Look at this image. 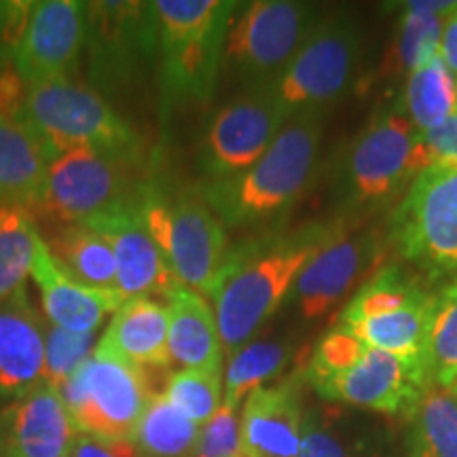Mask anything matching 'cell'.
Returning <instances> with one entry per match:
<instances>
[{"label": "cell", "mask_w": 457, "mask_h": 457, "mask_svg": "<svg viewBox=\"0 0 457 457\" xmlns=\"http://www.w3.org/2000/svg\"><path fill=\"white\" fill-rule=\"evenodd\" d=\"M96 345H98V333H72L49 324L45 333L43 384L62 392L74 370L96 352Z\"/></svg>", "instance_id": "36"}, {"label": "cell", "mask_w": 457, "mask_h": 457, "mask_svg": "<svg viewBox=\"0 0 457 457\" xmlns=\"http://www.w3.org/2000/svg\"><path fill=\"white\" fill-rule=\"evenodd\" d=\"M305 377L295 373L245 398L239 417L242 457H299Z\"/></svg>", "instance_id": "18"}, {"label": "cell", "mask_w": 457, "mask_h": 457, "mask_svg": "<svg viewBox=\"0 0 457 457\" xmlns=\"http://www.w3.org/2000/svg\"><path fill=\"white\" fill-rule=\"evenodd\" d=\"M455 98H457V79H455Z\"/></svg>", "instance_id": "46"}, {"label": "cell", "mask_w": 457, "mask_h": 457, "mask_svg": "<svg viewBox=\"0 0 457 457\" xmlns=\"http://www.w3.org/2000/svg\"><path fill=\"white\" fill-rule=\"evenodd\" d=\"M47 324L28 288L0 301V398H20L43 384Z\"/></svg>", "instance_id": "21"}, {"label": "cell", "mask_w": 457, "mask_h": 457, "mask_svg": "<svg viewBox=\"0 0 457 457\" xmlns=\"http://www.w3.org/2000/svg\"><path fill=\"white\" fill-rule=\"evenodd\" d=\"M163 394L187 420L202 428L222 407V373L182 369L170 377Z\"/></svg>", "instance_id": "34"}, {"label": "cell", "mask_w": 457, "mask_h": 457, "mask_svg": "<svg viewBox=\"0 0 457 457\" xmlns=\"http://www.w3.org/2000/svg\"><path fill=\"white\" fill-rule=\"evenodd\" d=\"M37 3L30 0H9L0 3V66L15 60V51L28 28Z\"/></svg>", "instance_id": "39"}, {"label": "cell", "mask_w": 457, "mask_h": 457, "mask_svg": "<svg viewBox=\"0 0 457 457\" xmlns=\"http://www.w3.org/2000/svg\"><path fill=\"white\" fill-rule=\"evenodd\" d=\"M60 457H72V451H71V453H64V455H60Z\"/></svg>", "instance_id": "45"}, {"label": "cell", "mask_w": 457, "mask_h": 457, "mask_svg": "<svg viewBox=\"0 0 457 457\" xmlns=\"http://www.w3.org/2000/svg\"><path fill=\"white\" fill-rule=\"evenodd\" d=\"M79 432L62 392L41 384L0 413V457H60L71 453Z\"/></svg>", "instance_id": "19"}, {"label": "cell", "mask_w": 457, "mask_h": 457, "mask_svg": "<svg viewBox=\"0 0 457 457\" xmlns=\"http://www.w3.org/2000/svg\"><path fill=\"white\" fill-rule=\"evenodd\" d=\"M41 239L30 210L0 205V301L26 290Z\"/></svg>", "instance_id": "28"}, {"label": "cell", "mask_w": 457, "mask_h": 457, "mask_svg": "<svg viewBox=\"0 0 457 457\" xmlns=\"http://www.w3.org/2000/svg\"><path fill=\"white\" fill-rule=\"evenodd\" d=\"M168 350L171 362L188 370L222 373L225 350L210 301L195 290L180 286L168 296Z\"/></svg>", "instance_id": "23"}, {"label": "cell", "mask_w": 457, "mask_h": 457, "mask_svg": "<svg viewBox=\"0 0 457 457\" xmlns=\"http://www.w3.org/2000/svg\"><path fill=\"white\" fill-rule=\"evenodd\" d=\"M168 333V305L153 296H134L112 313L96 345V353L119 358L142 369H165L171 364Z\"/></svg>", "instance_id": "22"}, {"label": "cell", "mask_w": 457, "mask_h": 457, "mask_svg": "<svg viewBox=\"0 0 457 457\" xmlns=\"http://www.w3.org/2000/svg\"><path fill=\"white\" fill-rule=\"evenodd\" d=\"M32 278L51 327L72 333H98L104 320L128 301L119 288H94L68 276L45 239L38 244Z\"/></svg>", "instance_id": "20"}, {"label": "cell", "mask_w": 457, "mask_h": 457, "mask_svg": "<svg viewBox=\"0 0 457 457\" xmlns=\"http://www.w3.org/2000/svg\"><path fill=\"white\" fill-rule=\"evenodd\" d=\"M417 171L426 168H457V112L436 128L420 131L415 148Z\"/></svg>", "instance_id": "38"}, {"label": "cell", "mask_w": 457, "mask_h": 457, "mask_svg": "<svg viewBox=\"0 0 457 457\" xmlns=\"http://www.w3.org/2000/svg\"><path fill=\"white\" fill-rule=\"evenodd\" d=\"M299 457H350L343 443L322 424L318 413H312L303 421V436Z\"/></svg>", "instance_id": "40"}, {"label": "cell", "mask_w": 457, "mask_h": 457, "mask_svg": "<svg viewBox=\"0 0 457 457\" xmlns=\"http://www.w3.org/2000/svg\"><path fill=\"white\" fill-rule=\"evenodd\" d=\"M72 457H140L136 451L134 443H104L98 438L83 436L79 434L77 443H74Z\"/></svg>", "instance_id": "41"}, {"label": "cell", "mask_w": 457, "mask_h": 457, "mask_svg": "<svg viewBox=\"0 0 457 457\" xmlns=\"http://www.w3.org/2000/svg\"><path fill=\"white\" fill-rule=\"evenodd\" d=\"M436 301L438 293H426L396 312L364 318L343 327L350 328L369 347L392 353L430 377V333Z\"/></svg>", "instance_id": "24"}, {"label": "cell", "mask_w": 457, "mask_h": 457, "mask_svg": "<svg viewBox=\"0 0 457 457\" xmlns=\"http://www.w3.org/2000/svg\"><path fill=\"white\" fill-rule=\"evenodd\" d=\"M362 60V37L345 15L316 21L286 71L267 87L286 117L324 112L343 98L356 81Z\"/></svg>", "instance_id": "10"}, {"label": "cell", "mask_w": 457, "mask_h": 457, "mask_svg": "<svg viewBox=\"0 0 457 457\" xmlns=\"http://www.w3.org/2000/svg\"><path fill=\"white\" fill-rule=\"evenodd\" d=\"M290 356H293V345L288 341L259 339L245 343L242 350L233 353L222 375L225 384L222 404L237 411L250 394L282 373Z\"/></svg>", "instance_id": "29"}, {"label": "cell", "mask_w": 457, "mask_h": 457, "mask_svg": "<svg viewBox=\"0 0 457 457\" xmlns=\"http://www.w3.org/2000/svg\"><path fill=\"white\" fill-rule=\"evenodd\" d=\"M45 244L62 270L77 282L94 288H117V262L111 244L89 225H60Z\"/></svg>", "instance_id": "26"}, {"label": "cell", "mask_w": 457, "mask_h": 457, "mask_svg": "<svg viewBox=\"0 0 457 457\" xmlns=\"http://www.w3.org/2000/svg\"><path fill=\"white\" fill-rule=\"evenodd\" d=\"M432 384L451 390L457 381V279L438 293L430 333Z\"/></svg>", "instance_id": "35"}, {"label": "cell", "mask_w": 457, "mask_h": 457, "mask_svg": "<svg viewBox=\"0 0 457 457\" xmlns=\"http://www.w3.org/2000/svg\"><path fill=\"white\" fill-rule=\"evenodd\" d=\"M457 11V3H404L396 41L400 71L411 72L441 54V41L447 20Z\"/></svg>", "instance_id": "31"}, {"label": "cell", "mask_w": 457, "mask_h": 457, "mask_svg": "<svg viewBox=\"0 0 457 457\" xmlns=\"http://www.w3.org/2000/svg\"><path fill=\"white\" fill-rule=\"evenodd\" d=\"M417 128L398 108L377 112L337 159L330 197L343 214L375 210L411 185L417 171Z\"/></svg>", "instance_id": "6"}, {"label": "cell", "mask_w": 457, "mask_h": 457, "mask_svg": "<svg viewBox=\"0 0 457 457\" xmlns=\"http://www.w3.org/2000/svg\"><path fill=\"white\" fill-rule=\"evenodd\" d=\"M411 445L428 457H457V396L432 386L415 411Z\"/></svg>", "instance_id": "33"}, {"label": "cell", "mask_w": 457, "mask_h": 457, "mask_svg": "<svg viewBox=\"0 0 457 457\" xmlns=\"http://www.w3.org/2000/svg\"><path fill=\"white\" fill-rule=\"evenodd\" d=\"M318 21V9L299 0L239 3L228 26L222 71L248 89H267L293 62Z\"/></svg>", "instance_id": "9"}, {"label": "cell", "mask_w": 457, "mask_h": 457, "mask_svg": "<svg viewBox=\"0 0 457 457\" xmlns=\"http://www.w3.org/2000/svg\"><path fill=\"white\" fill-rule=\"evenodd\" d=\"M381 259L384 239L379 233L373 228H356V220L345 219L341 231L296 278L288 301L301 318H324L352 293L358 279L370 276Z\"/></svg>", "instance_id": "14"}, {"label": "cell", "mask_w": 457, "mask_h": 457, "mask_svg": "<svg viewBox=\"0 0 457 457\" xmlns=\"http://www.w3.org/2000/svg\"><path fill=\"white\" fill-rule=\"evenodd\" d=\"M409 457H428L424 451H421L420 447H415V445H411V451H409Z\"/></svg>", "instance_id": "43"}, {"label": "cell", "mask_w": 457, "mask_h": 457, "mask_svg": "<svg viewBox=\"0 0 457 457\" xmlns=\"http://www.w3.org/2000/svg\"><path fill=\"white\" fill-rule=\"evenodd\" d=\"M49 159L21 121L0 112V205L37 208Z\"/></svg>", "instance_id": "25"}, {"label": "cell", "mask_w": 457, "mask_h": 457, "mask_svg": "<svg viewBox=\"0 0 457 457\" xmlns=\"http://www.w3.org/2000/svg\"><path fill=\"white\" fill-rule=\"evenodd\" d=\"M320 396L386 415H415L432 381L424 370L369 347L350 367L307 381Z\"/></svg>", "instance_id": "15"}, {"label": "cell", "mask_w": 457, "mask_h": 457, "mask_svg": "<svg viewBox=\"0 0 457 457\" xmlns=\"http://www.w3.org/2000/svg\"><path fill=\"white\" fill-rule=\"evenodd\" d=\"M148 180L142 153L74 148L49 163L37 210L57 227L85 222L134 202Z\"/></svg>", "instance_id": "7"}, {"label": "cell", "mask_w": 457, "mask_h": 457, "mask_svg": "<svg viewBox=\"0 0 457 457\" xmlns=\"http://www.w3.org/2000/svg\"><path fill=\"white\" fill-rule=\"evenodd\" d=\"M153 396L145 369L96 352L62 387L77 432L104 443L134 441Z\"/></svg>", "instance_id": "11"}, {"label": "cell", "mask_w": 457, "mask_h": 457, "mask_svg": "<svg viewBox=\"0 0 457 457\" xmlns=\"http://www.w3.org/2000/svg\"><path fill=\"white\" fill-rule=\"evenodd\" d=\"M138 212L176 279L214 301L231 244L197 187L168 191L151 179L138 195Z\"/></svg>", "instance_id": "4"}, {"label": "cell", "mask_w": 457, "mask_h": 457, "mask_svg": "<svg viewBox=\"0 0 457 457\" xmlns=\"http://www.w3.org/2000/svg\"><path fill=\"white\" fill-rule=\"evenodd\" d=\"M347 216L312 220L296 228H267L231 244L214 313L222 350L233 356L276 313L310 261L333 239Z\"/></svg>", "instance_id": "1"}, {"label": "cell", "mask_w": 457, "mask_h": 457, "mask_svg": "<svg viewBox=\"0 0 457 457\" xmlns=\"http://www.w3.org/2000/svg\"><path fill=\"white\" fill-rule=\"evenodd\" d=\"M236 0H153L162 114L214 96Z\"/></svg>", "instance_id": "3"}, {"label": "cell", "mask_w": 457, "mask_h": 457, "mask_svg": "<svg viewBox=\"0 0 457 457\" xmlns=\"http://www.w3.org/2000/svg\"><path fill=\"white\" fill-rule=\"evenodd\" d=\"M441 55L447 64L449 72L457 79V11L447 20L445 26L443 41H441Z\"/></svg>", "instance_id": "42"}, {"label": "cell", "mask_w": 457, "mask_h": 457, "mask_svg": "<svg viewBox=\"0 0 457 457\" xmlns=\"http://www.w3.org/2000/svg\"><path fill=\"white\" fill-rule=\"evenodd\" d=\"M426 293L428 290L424 286L413 276H409L403 267L387 265L360 286L345 310L341 312L339 324H352L364 318L396 312Z\"/></svg>", "instance_id": "32"}, {"label": "cell", "mask_w": 457, "mask_h": 457, "mask_svg": "<svg viewBox=\"0 0 457 457\" xmlns=\"http://www.w3.org/2000/svg\"><path fill=\"white\" fill-rule=\"evenodd\" d=\"M451 394H455V396H457V381H455V384L453 386H451V390H449Z\"/></svg>", "instance_id": "44"}, {"label": "cell", "mask_w": 457, "mask_h": 457, "mask_svg": "<svg viewBox=\"0 0 457 457\" xmlns=\"http://www.w3.org/2000/svg\"><path fill=\"white\" fill-rule=\"evenodd\" d=\"M43 148L49 163L74 148L142 153L138 131L89 85L51 81L24 89L13 112Z\"/></svg>", "instance_id": "5"}, {"label": "cell", "mask_w": 457, "mask_h": 457, "mask_svg": "<svg viewBox=\"0 0 457 457\" xmlns=\"http://www.w3.org/2000/svg\"><path fill=\"white\" fill-rule=\"evenodd\" d=\"M111 244L117 262V288L125 299L168 296L180 288L174 271L138 212V197L111 212L85 220Z\"/></svg>", "instance_id": "17"}, {"label": "cell", "mask_w": 457, "mask_h": 457, "mask_svg": "<svg viewBox=\"0 0 457 457\" xmlns=\"http://www.w3.org/2000/svg\"><path fill=\"white\" fill-rule=\"evenodd\" d=\"M193 457H242L236 409L222 404L212 420L202 426Z\"/></svg>", "instance_id": "37"}, {"label": "cell", "mask_w": 457, "mask_h": 457, "mask_svg": "<svg viewBox=\"0 0 457 457\" xmlns=\"http://www.w3.org/2000/svg\"><path fill=\"white\" fill-rule=\"evenodd\" d=\"M403 112L417 131L436 128L457 112L455 77L449 72L441 54L407 74Z\"/></svg>", "instance_id": "27"}, {"label": "cell", "mask_w": 457, "mask_h": 457, "mask_svg": "<svg viewBox=\"0 0 457 457\" xmlns=\"http://www.w3.org/2000/svg\"><path fill=\"white\" fill-rule=\"evenodd\" d=\"M390 244L432 276L457 273V168H426L390 219Z\"/></svg>", "instance_id": "12"}, {"label": "cell", "mask_w": 457, "mask_h": 457, "mask_svg": "<svg viewBox=\"0 0 457 457\" xmlns=\"http://www.w3.org/2000/svg\"><path fill=\"white\" fill-rule=\"evenodd\" d=\"M85 74L111 102L129 94L157 62V17L153 3H85Z\"/></svg>", "instance_id": "8"}, {"label": "cell", "mask_w": 457, "mask_h": 457, "mask_svg": "<svg viewBox=\"0 0 457 457\" xmlns=\"http://www.w3.org/2000/svg\"><path fill=\"white\" fill-rule=\"evenodd\" d=\"M199 428L187 420L165 394H155L134 434V447L140 457H193Z\"/></svg>", "instance_id": "30"}, {"label": "cell", "mask_w": 457, "mask_h": 457, "mask_svg": "<svg viewBox=\"0 0 457 457\" xmlns=\"http://www.w3.org/2000/svg\"><path fill=\"white\" fill-rule=\"evenodd\" d=\"M85 49V3H37L15 51L13 68L24 87L51 81H72Z\"/></svg>", "instance_id": "16"}, {"label": "cell", "mask_w": 457, "mask_h": 457, "mask_svg": "<svg viewBox=\"0 0 457 457\" xmlns=\"http://www.w3.org/2000/svg\"><path fill=\"white\" fill-rule=\"evenodd\" d=\"M288 121L270 89H248L220 106L204 128L197 146L202 180L236 176L271 146Z\"/></svg>", "instance_id": "13"}, {"label": "cell", "mask_w": 457, "mask_h": 457, "mask_svg": "<svg viewBox=\"0 0 457 457\" xmlns=\"http://www.w3.org/2000/svg\"><path fill=\"white\" fill-rule=\"evenodd\" d=\"M322 136V112L295 114L259 162L228 179L202 180L195 185L199 195L225 227L271 225L284 219L316 182Z\"/></svg>", "instance_id": "2"}]
</instances>
